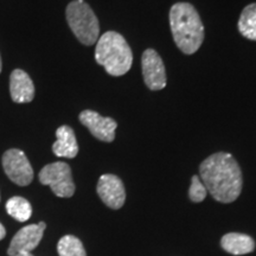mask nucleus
I'll use <instances>...</instances> for the list:
<instances>
[{
  "instance_id": "dca6fc26",
  "label": "nucleus",
  "mask_w": 256,
  "mask_h": 256,
  "mask_svg": "<svg viewBox=\"0 0 256 256\" xmlns=\"http://www.w3.org/2000/svg\"><path fill=\"white\" fill-rule=\"evenodd\" d=\"M57 252L60 256H87L81 240L72 235H66L60 240Z\"/></svg>"
},
{
  "instance_id": "1a4fd4ad",
  "label": "nucleus",
  "mask_w": 256,
  "mask_h": 256,
  "mask_svg": "<svg viewBox=\"0 0 256 256\" xmlns=\"http://www.w3.org/2000/svg\"><path fill=\"white\" fill-rule=\"evenodd\" d=\"M96 191L101 200L110 209H120L126 200V191L122 180L114 174L101 176Z\"/></svg>"
},
{
  "instance_id": "2eb2a0df",
  "label": "nucleus",
  "mask_w": 256,
  "mask_h": 256,
  "mask_svg": "<svg viewBox=\"0 0 256 256\" xmlns=\"http://www.w3.org/2000/svg\"><path fill=\"white\" fill-rule=\"evenodd\" d=\"M6 211L10 216L19 222H26L32 215L31 204L28 200L19 196L10 198L6 203Z\"/></svg>"
},
{
  "instance_id": "a211bd4d",
  "label": "nucleus",
  "mask_w": 256,
  "mask_h": 256,
  "mask_svg": "<svg viewBox=\"0 0 256 256\" xmlns=\"http://www.w3.org/2000/svg\"><path fill=\"white\" fill-rule=\"evenodd\" d=\"M5 235H6V230H5L4 226H2V224L0 223V240L4 238Z\"/></svg>"
},
{
  "instance_id": "f3484780",
  "label": "nucleus",
  "mask_w": 256,
  "mask_h": 256,
  "mask_svg": "<svg viewBox=\"0 0 256 256\" xmlns=\"http://www.w3.org/2000/svg\"><path fill=\"white\" fill-rule=\"evenodd\" d=\"M208 194L206 188L204 186V184L202 183V180L198 176H194L191 178V186L188 188V197L192 202L194 203H200L206 200Z\"/></svg>"
},
{
  "instance_id": "20e7f679",
  "label": "nucleus",
  "mask_w": 256,
  "mask_h": 256,
  "mask_svg": "<svg viewBox=\"0 0 256 256\" xmlns=\"http://www.w3.org/2000/svg\"><path fill=\"white\" fill-rule=\"evenodd\" d=\"M66 22L76 38L84 46H92L100 38V25L90 6L83 0H74L66 6Z\"/></svg>"
},
{
  "instance_id": "f257e3e1",
  "label": "nucleus",
  "mask_w": 256,
  "mask_h": 256,
  "mask_svg": "<svg viewBox=\"0 0 256 256\" xmlns=\"http://www.w3.org/2000/svg\"><path fill=\"white\" fill-rule=\"evenodd\" d=\"M202 183L217 202L232 203L242 191V172L229 153H215L200 166Z\"/></svg>"
},
{
  "instance_id": "423d86ee",
  "label": "nucleus",
  "mask_w": 256,
  "mask_h": 256,
  "mask_svg": "<svg viewBox=\"0 0 256 256\" xmlns=\"http://www.w3.org/2000/svg\"><path fill=\"white\" fill-rule=\"evenodd\" d=\"M2 168L8 177L19 186H28L34 180V170L20 150H8L2 156Z\"/></svg>"
},
{
  "instance_id": "f03ea898",
  "label": "nucleus",
  "mask_w": 256,
  "mask_h": 256,
  "mask_svg": "<svg viewBox=\"0 0 256 256\" xmlns=\"http://www.w3.org/2000/svg\"><path fill=\"white\" fill-rule=\"evenodd\" d=\"M170 26L177 46L186 55L200 49L204 40V26L197 10L188 2H177L170 10Z\"/></svg>"
},
{
  "instance_id": "9b49d317",
  "label": "nucleus",
  "mask_w": 256,
  "mask_h": 256,
  "mask_svg": "<svg viewBox=\"0 0 256 256\" xmlns=\"http://www.w3.org/2000/svg\"><path fill=\"white\" fill-rule=\"evenodd\" d=\"M10 92L16 104H28L34 98V84L28 72L16 69L10 76Z\"/></svg>"
},
{
  "instance_id": "f8f14e48",
  "label": "nucleus",
  "mask_w": 256,
  "mask_h": 256,
  "mask_svg": "<svg viewBox=\"0 0 256 256\" xmlns=\"http://www.w3.org/2000/svg\"><path fill=\"white\" fill-rule=\"evenodd\" d=\"M57 140L52 145V152L60 158L72 159L78 156V145L76 136L72 127L60 126L56 130Z\"/></svg>"
},
{
  "instance_id": "9d476101",
  "label": "nucleus",
  "mask_w": 256,
  "mask_h": 256,
  "mask_svg": "<svg viewBox=\"0 0 256 256\" xmlns=\"http://www.w3.org/2000/svg\"><path fill=\"white\" fill-rule=\"evenodd\" d=\"M80 121L89 130L96 139L104 142H112L115 138L116 121L112 118H104L94 110H86L80 114Z\"/></svg>"
},
{
  "instance_id": "6ab92c4d",
  "label": "nucleus",
  "mask_w": 256,
  "mask_h": 256,
  "mask_svg": "<svg viewBox=\"0 0 256 256\" xmlns=\"http://www.w3.org/2000/svg\"><path fill=\"white\" fill-rule=\"evenodd\" d=\"M14 256H34V255H31V252H22V254H17Z\"/></svg>"
},
{
  "instance_id": "4468645a",
  "label": "nucleus",
  "mask_w": 256,
  "mask_h": 256,
  "mask_svg": "<svg viewBox=\"0 0 256 256\" xmlns=\"http://www.w3.org/2000/svg\"><path fill=\"white\" fill-rule=\"evenodd\" d=\"M238 30L243 37L256 40V4L243 8L238 20Z\"/></svg>"
},
{
  "instance_id": "6e6552de",
  "label": "nucleus",
  "mask_w": 256,
  "mask_h": 256,
  "mask_svg": "<svg viewBox=\"0 0 256 256\" xmlns=\"http://www.w3.org/2000/svg\"><path fill=\"white\" fill-rule=\"evenodd\" d=\"M46 228V224L44 222L30 224V226L22 228L10 243L8 254L14 256L22 254V252H31V250L36 249L37 246L40 244Z\"/></svg>"
},
{
  "instance_id": "ddd939ff",
  "label": "nucleus",
  "mask_w": 256,
  "mask_h": 256,
  "mask_svg": "<svg viewBox=\"0 0 256 256\" xmlns=\"http://www.w3.org/2000/svg\"><path fill=\"white\" fill-rule=\"evenodd\" d=\"M220 246L226 252L232 255H246L255 249V242L244 234L230 232L223 236Z\"/></svg>"
},
{
  "instance_id": "39448f33",
  "label": "nucleus",
  "mask_w": 256,
  "mask_h": 256,
  "mask_svg": "<svg viewBox=\"0 0 256 256\" xmlns=\"http://www.w3.org/2000/svg\"><path fill=\"white\" fill-rule=\"evenodd\" d=\"M40 182L49 185L57 197L69 198L75 192L72 168L66 162H56L44 166L40 172Z\"/></svg>"
},
{
  "instance_id": "aec40b11",
  "label": "nucleus",
  "mask_w": 256,
  "mask_h": 256,
  "mask_svg": "<svg viewBox=\"0 0 256 256\" xmlns=\"http://www.w3.org/2000/svg\"><path fill=\"white\" fill-rule=\"evenodd\" d=\"M2 56H0V72H2Z\"/></svg>"
},
{
  "instance_id": "0eeeda50",
  "label": "nucleus",
  "mask_w": 256,
  "mask_h": 256,
  "mask_svg": "<svg viewBox=\"0 0 256 256\" xmlns=\"http://www.w3.org/2000/svg\"><path fill=\"white\" fill-rule=\"evenodd\" d=\"M142 68L144 81L151 90H162L166 87L165 66L156 50H145L142 57Z\"/></svg>"
},
{
  "instance_id": "7ed1b4c3",
  "label": "nucleus",
  "mask_w": 256,
  "mask_h": 256,
  "mask_svg": "<svg viewBox=\"0 0 256 256\" xmlns=\"http://www.w3.org/2000/svg\"><path fill=\"white\" fill-rule=\"evenodd\" d=\"M95 60L112 76H122L130 72L133 54L120 34L108 31L96 42Z\"/></svg>"
}]
</instances>
